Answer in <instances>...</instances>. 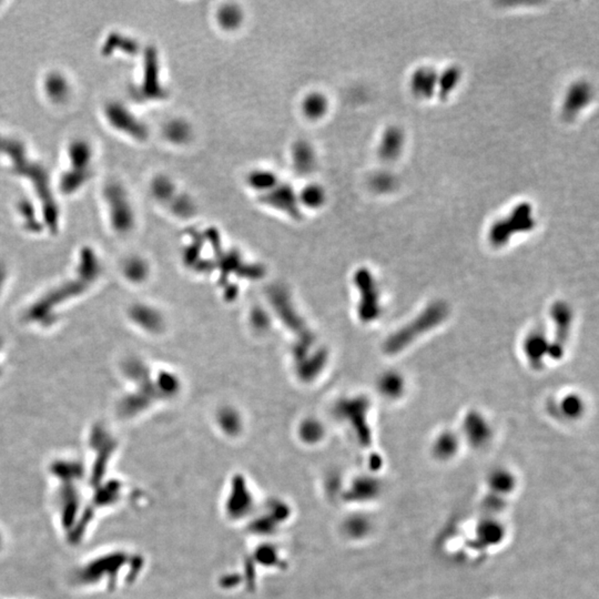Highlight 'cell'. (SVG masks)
Listing matches in <instances>:
<instances>
[{
  "mask_svg": "<svg viewBox=\"0 0 599 599\" xmlns=\"http://www.w3.org/2000/svg\"><path fill=\"white\" fill-rule=\"evenodd\" d=\"M447 316H449V309L445 303H432L406 326L392 334L384 345L385 351L389 354L401 352L411 343L416 342L418 337H422L427 332L435 329L447 318Z\"/></svg>",
  "mask_w": 599,
  "mask_h": 599,
  "instance_id": "obj_1",
  "label": "cell"
},
{
  "mask_svg": "<svg viewBox=\"0 0 599 599\" xmlns=\"http://www.w3.org/2000/svg\"><path fill=\"white\" fill-rule=\"evenodd\" d=\"M435 79V75L431 71H420L414 77V89L420 95H429L430 92L432 94Z\"/></svg>",
  "mask_w": 599,
  "mask_h": 599,
  "instance_id": "obj_17",
  "label": "cell"
},
{
  "mask_svg": "<svg viewBox=\"0 0 599 599\" xmlns=\"http://www.w3.org/2000/svg\"><path fill=\"white\" fill-rule=\"evenodd\" d=\"M523 352L526 360L534 370L544 366L545 359L549 354V337L541 328L532 330L523 341Z\"/></svg>",
  "mask_w": 599,
  "mask_h": 599,
  "instance_id": "obj_4",
  "label": "cell"
},
{
  "mask_svg": "<svg viewBox=\"0 0 599 599\" xmlns=\"http://www.w3.org/2000/svg\"><path fill=\"white\" fill-rule=\"evenodd\" d=\"M176 211L182 217L191 216V213L193 212V203L189 198L181 197L176 201Z\"/></svg>",
  "mask_w": 599,
  "mask_h": 599,
  "instance_id": "obj_19",
  "label": "cell"
},
{
  "mask_svg": "<svg viewBox=\"0 0 599 599\" xmlns=\"http://www.w3.org/2000/svg\"><path fill=\"white\" fill-rule=\"evenodd\" d=\"M264 201L274 208L288 212V214L299 216V210H297L299 198L295 197V192L292 191L291 188L276 186V188L270 190L269 195L264 198Z\"/></svg>",
  "mask_w": 599,
  "mask_h": 599,
  "instance_id": "obj_8",
  "label": "cell"
},
{
  "mask_svg": "<svg viewBox=\"0 0 599 599\" xmlns=\"http://www.w3.org/2000/svg\"><path fill=\"white\" fill-rule=\"evenodd\" d=\"M293 161L297 171L301 174H309L316 165V153L307 142H297L293 148Z\"/></svg>",
  "mask_w": 599,
  "mask_h": 599,
  "instance_id": "obj_11",
  "label": "cell"
},
{
  "mask_svg": "<svg viewBox=\"0 0 599 599\" xmlns=\"http://www.w3.org/2000/svg\"><path fill=\"white\" fill-rule=\"evenodd\" d=\"M157 187H155V193L159 195V197L162 198V199H167V198L170 197L171 193H172V186H171L170 181L167 179H161L157 182L155 184Z\"/></svg>",
  "mask_w": 599,
  "mask_h": 599,
  "instance_id": "obj_21",
  "label": "cell"
},
{
  "mask_svg": "<svg viewBox=\"0 0 599 599\" xmlns=\"http://www.w3.org/2000/svg\"><path fill=\"white\" fill-rule=\"evenodd\" d=\"M218 19L224 30H233L242 22V11L237 6L226 5L219 11Z\"/></svg>",
  "mask_w": 599,
  "mask_h": 599,
  "instance_id": "obj_14",
  "label": "cell"
},
{
  "mask_svg": "<svg viewBox=\"0 0 599 599\" xmlns=\"http://www.w3.org/2000/svg\"><path fill=\"white\" fill-rule=\"evenodd\" d=\"M556 410L558 416H562L564 420H579L585 412V402L579 395L570 393L560 399Z\"/></svg>",
  "mask_w": 599,
  "mask_h": 599,
  "instance_id": "obj_10",
  "label": "cell"
},
{
  "mask_svg": "<svg viewBox=\"0 0 599 599\" xmlns=\"http://www.w3.org/2000/svg\"><path fill=\"white\" fill-rule=\"evenodd\" d=\"M299 201H301L303 205H307L309 208H318L326 201V192L321 186L310 184L302 190Z\"/></svg>",
  "mask_w": 599,
  "mask_h": 599,
  "instance_id": "obj_13",
  "label": "cell"
},
{
  "mask_svg": "<svg viewBox=\"0 0 599 599\" xmlns=\"http://www.w3.org/2000/svg\"><path fill=\"white\" fill-rule=\"evenodd\" d=\"M378 389L385 399H399L404 394V376L397 371H387L380 376Z\"/></svg>",
  "mask_w": 599,
  "mask_h": 599,
  "instance_id": "obj_9",
  "label": "cell"
},
{
  "mask_svg": "<svg viewBox=\"0 0 599 599\" xmlns=\"http://www.w3.org/2000/svg\"><path fill=\"white\" fill-rule=\"evenodd\" d=\"M460 447V437L453 431H443L435 437L432 444L434 458L441 462L452 460L456 456Z\"/></svg>",
  "mask_w": 599,
  "mask_h": 599,
  "instance_id": "obj_7",
  "label": "cell"
},
{
  "mask_svg": "<svg viewBox=\"0 0 599 599\" xmlns=\"http://www.w3.org/2000/svg\"><path fill=\"white\" fill-rule=\"evenodd\" d=\"M550 318L554 324V335L549 339L548 358L558 361L565 355L573 328L574 311L565 301H558L550 308Z\"/></svg>",
  "mask_w": 599,
  "mask_h": 599,
  "instance_id": "obj_2",
  "label": "cell"
},
{
  "mask_svg": "<svg viewBox=\"0 0 599 599\" xmlns=\"http://www.w3.org/2000/svg\"><path fill=\"white\" fill-rule=\"evenodd\" d=\"M146 268L142 263L140 262H132L130 264V266H128V271H127V274L128 276H130L131 279L134 280H141L143 278V274H145Z\"/></svg>",
  "mask_w": 599,
  "mask_h": 599,
  "instance_id": "obj_20",
  "label": "cell"
},
{
  "mask_svg": "<svg viewBox=\"0 0 599 599\" xmlns=\"http://www.w3.org/2000/svg\"><path fill=\"white\" fill-rule=\"evenodd\" d=\"M487 487L489 493L510 498L516 491L517 479L508 468H495L487 476Z\"/></svg>",
  "mask_w": 599,
  "mask_h": 599,
  "instance_id": "obj_5",
  "label": "cell"
},
{
  "mask_svg": "<svg viewBox=\"0 0 599 599\" xmlns=\"http://www.w3.org/2000/svg\"><path fill=\"white\" fill-rule=\"evenodd\" d=\"M462 433L468 445L473 449H483L491 441L493 430L485 416L472 411L463 420Z\"/></svg>",
  "mask_w": 599,
  "mask_h": 599,
  "instance_id": "obj_3",
  "label": "cell"
},
{
  "mask_svg": "<svg viewBox=\"0 0 599 599\" xmlns=\"http://www.w3.org/2000/svg\"><path fill=\"white\" fill-rule=\"evenodd\" d=\"M401 147V134L397 132H389L385 136L382 145V153L387 157L394 155Z\"/></svg>",
  "mask_w": 599,
  "mask_h": 599,
  "instance_id": "obj_18",
  "label": "cell"
},
{
  "mask_svg": "<svg viewBox=\"0 0 599 599\" xmlns=\"http://www.w3.org/2000/svg\"><path fill=\"white\" fill-rule=\"evenodd\" d=\"M249 183L255 189L270 191L276 187V176L270 171H252L249 176Z\"/></svg>",
  "mask_w": 599,
  "mask_h": 599,
  "instance_id": "obj_15",
  "label": "cell"
},
{
  "mask_svg": "<svg viewBox=\"0 0 599 599\" xmlns=\"http://www.w3.org/2000/svg\"><path fill=\"white\" fill-rule=\"evenodd\" d=\"M328 100L320 92H312L303 100L302 110L305 117L318 120L326 115L328 110Z\"/></svg>",
  "mask_w": 599,
  "mask_h": 599,
  "instance_id": "obj_12",
  "label": "cell"
},
{
  "mask_svg": "<svg viewBox=\"0 0 599 599\" xmlns=\"http://www.w3.org/2000/svg\"><path fill=\"white\" fill-rule=\"evenodd\" d=\"M476 539L482 544L495 546L504 539L505 529L498 517L482 516L475 529Z\"/></svg>",
  "mask_w": 599,
  "mask_h": 599,
  "instance_id": "obj_6",
  "label": "cell"
},
{
  "mask_svg": "<svg viewBox=\"0 0 599 599\" xmlns=\"http://www.w3.org/2000/svg\"><path fill=\"white\" fill-rule=\"evenodd\" d=\"M167 136L171 141L184 143L191 138V127L184 120H174L167 127Z\"/></svg>",
  "mask_w": 599,
  "mask_h": 599,
  "instance_id": "obj_16",
  "label": "cell"
}]
</instances>
